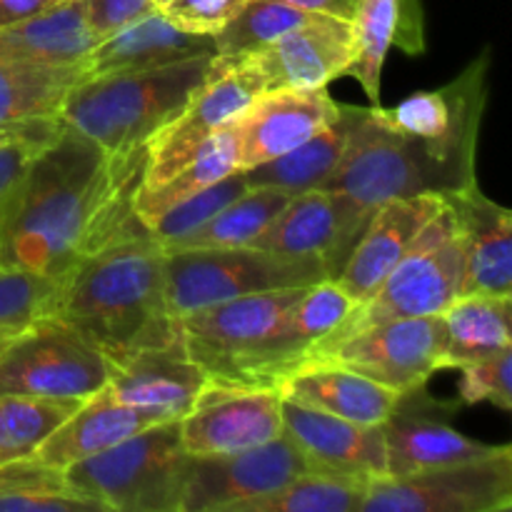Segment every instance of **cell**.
<instances>
[{
    "label": "cell",
    "mask_w": 512,
    "mask_h": 512,
    "mask_svg": "<svg viewBox=\"0 0 512 512\" xmlns=\"http://www.w3.org/2000/svg\"><path fill=\"white\" fill-rule=\"evenodd\" d=\"M370 480L310 468L240 512H360Z\"/></svg>",
    "instance_id": "836d02e7"
},
{
    "label": "cell",
    "mask_w": 512,
    "mask_h": 512,
    "mask_svg": "<svg viewBox=\"0 0 512 512\" xmlns=\"http://www.w3.org/2000/svg\"><path fill=\"white\" fill-rule=\"evenodd\" d=\"M188 453L180 420L150 425L63 470L75 498L100 512H180Z\"/></svg>",
    "instance_id": "8992f818"
},
{
    "label": "cell",
    "mask_w": 512,
    "mask_h": 512,
    "mask_svg": "<svg viewBox=\"0 0 512 512\" xmlns=\"http://www.w3.org/2000/svg\"><path fill=\"white\" fill-rule=\"evenodd\" d=\"M443 210V198L433 193L408 195L380 203L350 250L348 260L335 275V283L355 300L365 303L408 255L430 220Z\"/></svg>",
    "instance_id": "d6986e66"
},
{
    "label": "cell",
    "mask_w": 512,
    "mask_h": 512,
    "mask_svg": "<svg viewBox=\"0 0 512 512\" xmlns=\"http://www.w3.org/2000/svg\"><path fill=\"white\" fill-rule=\"evenodd\" d=\"M235 170H240L238 143H235L233 133H230V128L225 125L220 133L213 135V140H210L190 163H185L183 168L175 175H170L165 183L148 190H138L135 210H138L140 220L150 228V223L158 220L165 210L183 203L190 195L200 193V190L218 183V180L235 173Z\"/></svg>",
    "instance_id": "d6a6232c"
},
{
    "label": "cell",
    "mask_w": 512,
    "mask_h": 512,
    "mask_svg": "<svg viewBox=\"0 0 512 512\" xmlns=\"http://www.w3.org/2000/svg\"><path fill=\"white\" fill-rule=\"evenodd\" d=\"M512 295H458L443 310V370L463 368L512 348Z\"/></svg>",
    "instance_id": "4dcf8cb0"
},
{
    "label": "cell",
    "mask_w": 512,
    "mask_h": 512,
    "mask_svg": "<svg viewBox=\"0 0 512 512\" xmlns=\"http://www.w3.org/2000/svg\"><path fill=\"white\" fill-rule=\"evenodd\" d=\"M0 512H100L75 498L63 470L35 458L0 465Z\"/></svg>",
    "instance_id": "e575fe53"
},
{
    "label": "cell",
    "mask_w": 512,
    "mask_h": 512,
    "mask_svg": "<svg viewBox=\"0 0 512 512\" xmlns=\"http://www.w3.org/2000/svg\"><path fill=\"white\" fill-rule=\"evenodd\" d=\"M313 15L283 0H245L243 8L213 35L215 55L255 53Z\"/></svg>",
    "instance_id": "74e56055"
},
{
    "label": "cell",
    "mask_w": 512,
    "mask_h": 512,
    "mask_svg": "<svg viewBox=\"0 0 512 512\" xmlns=\"http://www.w3.org/2000/svg\"><path fill=\"white\" fill-rule=\"evenodd\" d=\"M283 398L363 425H383L400 395L335 363H300L278 383Z\"/></svg>",
    "instance_id": "d4e9b609"
},
{
    "label": "cell",
    "mask_w": 512,
    "mask_h": 512,
    "mask_svg": "<svg viewBox=\"0 0 512 512\" xmlns=\"http://www.w3.org/2000/svg\"><path fill=\"white\" fill-rule=\"evenodd\" d=\"M288 200L290 195L283 190L248 188L193 233L170 240L160 248L163 253L200 248H250Z\"/></svg>",
    "instance_id": "1f68e13d"
},
{
    "label": "cell",
    "mask_w": 512,
    "mask_h": 512,
    "mask_svg": "<svg viewBox=\"0 0 512 512\" xmlns=\"http://www.w3.org/2000/svg\"><path fill=\"white\" fill-rule=\"evenodd\" d=\"M305 470H310L308 458L285 433L243 453L188 455L180 512H240Z\"/></svg>",
    "instance_id": "4fadbf2b"
},
{
    "label": "cell",
    "mask_w": 512,
    "mask_h": 512,
    "mask_svg": "<svg viewBox=\"0 0 512 512\" xmlns=\"http://www.w3.org/2000/svg\"><path fill=\"white\" fill-rule=\"evenodd\" d=\"M248 190V180H245L243 170H235V173L225 175L218 183L208 185L200 193L190 195L183 203L173 205L170 210H165L158 220L150 223V238L158 245L170 243V240H178L183 235L193 233L195 228L205 223V220L213 218L218 210H223L225 205L233 203L238 195H243Z\"/></svg>",
    "instance_id": "f35d334b"
},
{
    "label": "cell",
    "mask_w": 512,
    "mask_h": 512,
    "mask_svg": "<svg viewBox=\"0 0 512 512\" xmlns=\"http://www.w3.org/2000/svg\"><path fill=\"white\" fill-rule=\"evenodd\" d=\"M165 253L153 238L83 255L58 278L48 315L88 338L108 365L180 338L165 303Z\"/></svg>",
    "instance_id": "6da1fadb"
},
{
    "label": "cell",
    "mask_w": 512,
    "mask_h": 512,
    "mask_svg": "<svg viewBox=\"0 0 512 512\" xmlns=\"http://www.w3.org/2000/svg\"><path fill=\"white\" fill-rule=\"evenodd\" d=\"M90 78L85 65H35L0 58V135L60 118L65 98Z\"/></svg>",
    "instance_id": "f546056e"
},
{
    "label": "cell",
    "mask_w": 512,
    "mask_h": 512,
    "mask_svg": "<svg viewBox=\"0 0 512 512\" xmlns=\"http://www.w3.org/2000/svg\"><path fill=\"white\" fill-rule=\"evenodd\" d=\"M243 5L245 0H168L160 10L180 28L215 35Z\"/></svg>",
    "instance_id": "7bdbcfd3"
},
{
    "label": "cell",
    "mask_w": 512,
    "mask_h": 512,
    "mask_svg": "<svg viewBox=\"0 0 512 512\" xmlns=\"http://www.w3.org/2000/svg\"><path fill=\"white\" fill-rule=\"evenodd\" d=\"M215 55L213 35L180 28L160 8L98 40L85 58L88 75L143 73L185 60Z\"/></svg>",
    "instance_id": "603a6c76"
},
{
    "label": "cell",
    "mask_w": 512,
    "mask_h": 512,
    "mask_svg": "<svg viewBox=\"0 0 512 512\" xmlns=\"http://www.w3.org/2000/svg\"><path fill=\"white\" fill-rule=\"evenodd\" d=\"M210 60L213 55H200L168 68L85 78L65 98L60 120L103 153L138 148L183 110Z\"/></svg>",
    "instance_id": "5b68a950"
},
{
    "label": "cell",
    "mask_w": 512,
    "mask_h": 512,
    "mask_svg": "<svg viewBox=\"0 0 512 512\" xmlns=\"http://www.w3.org/2000/svg\"><path fill=\"white\" fill-rule=\"evenodd\" d=\"M145 160H148V143L118 153H105L88 223L80 240V258L108 245L150 238L148 225L135 210V198L145 175Z\"/></svg>",
    "instance_id": "4316f807"
},
{
    "label": "cell",
    "mask_w": 512,
    "mask_h": 512,
    "mask_svg": "<svg viewBox=\"0 0 512 512\" xmlns=\"http://www.w3.org/2000/svg\"><path fill=\"white\" fill-rule=\"evenodd\" d=\"M103 160L68 125L30 160L0 220V270L63 278L73 268Z\"/></svg>",
    "instance_id": "7a4b0ae2"
},
{
    "label": "cell",
    "mask_w": 512,
    "mask_h": 512,
    "mask_svg": "<svg viewBox=\"0 0 512 512\" xmlns=\"http://www.w3.org/2000/svg\"><path fill=\"white\" fill-rule=\"evenodd\" d=\"M260 93H265L263 78L248 55H213L203 83L183 110L148 140L140 190L155 188L178 173Z\"/></svg>",
    "instance_id": "30bf717a"
},
{
    "label": "cell",
    "mask_w": 512,
    "mask_h": 512,
    "mask_svg": "<svg viewBox=\"0 0 512 512\" xmlns=\"http://www.w3.org/2000/svg\"><path fill=\"white\" fill-rule=\"evenodd\" d=\"M60 3H65V0H0V28L35 18V15L45 13Z\"/></svg>",
    "instance_id": "f6af8a7d"
},
{
    "label": "cell",
    "mask_w": 512,
    "mask_h": 512,
    "mask_svg": "<svg viewBox=\"0 0 512 512\" xmlns=\"http://www.w3.org/2000/svg\"><path fill=\"white\" fill-rule=\"evenodd\" d=\"M365 108L340 103V113L320 128L313 138L295 145L288 153L243 170L248 188H275L288 195L323 190L333 178L348 148L350 133Z\"/></svg>",
    "instance_id": "83f0119b"
},
{
    "label": "cell",
    "mask_w": 512,
    "mask_h": 512,
    "mask_svg": "<svg viewBox=\"0 0 512 512\" xmlns=\"http://www.w3.org/2000/svg\"><path fill=\"white\" fill-rule=\"evenodd\" d=\"M340 113L325 88L265 90L228 123L240 153V170L273 160L313 138Z\"/></svg>",
    "instance_id": "ac0fdd59"
},
{
    "label": "cell",
    "mask_w": 512,
    "mask_h": 512,
    "mask_svg": "<svg viewBox=\"0 0 512 512\" xmlns=\"http://www.w3.org/2000/svg\"><path fill=\"white\" fill-rule=\"evenodd\" d=\"M300 290L243 295L193 310L178 318L183 348L210 383L275 390L293 370L280 333Z\"/></svg>",
    "instance_id": "277c9868"
},
{
    "label": "cell",
    "mask_w": 512,
    "mask_h": 512,
    "mask_svg": "<svg viewBox=\"0 0 512 512\" xmlns=\"http://www.w3.org/2000/svg\"><path fill=\"white\" fill-rule=\"evenodd\" d=\"M108 388L120 403L150 410L160 420H180L208 385V375L183 348V340L150 345L108 365Z\"/></svg>",
    "instance_id": "7402d4cb"
},
{
    "label": "cell",
    "mask_w": 512,
    "mask_h": 512,
    "mask_svg": "<svg viewBox=\"0 0 512 512\" xmlns=\"http://www.w3.org/2000/svg\"><path fill=\"white\" fill-rule=\"evenodd\" d=\"M455 408L458 405L425 398L423 388L400 395L393 413L380 425L385 438V458H388L385 478L468 463L500 448V445L480 443L455 430L448 423V415Z\"/></svg>",
    "instance_id": "2e32d148"
},
{
    "label": "cell",
    "mask_w": 512,
    "mask_h": 512,
    "mask_svg": "<svg viewBox=\"0 0 512 512\" xmlns=\"http://www.w3.org/2000/svg\"><path fill=\"white\" fill-rule=\"evenodd\" d=\"M83 400L0 395V465L33 458L45 438Z\"/></svg>",
    "instance_id": "8d00e7d4"
},
{
    "label": "cell",
    "mask_w": 512,
    "mask_h": 512,
    "mask_svg": "<svg viewBox=\"0 0 512 512\" xmlns=\"http://www.w3.org/2000/svg\"><path fill=\"white\" fill-rule=\"evenodd\" d=\"M460 280H463V245L453 213L443 203V210L430 220L408 255L390 270L378 290L365 303H360L338 330L325 335L313 348L358 333L370 325L440 315L460 295Z\"/></svg>",
    "instance_id": "ba28073f"
},
{
    "label": "cell",
    "mask_w": 512,
    "mask_h": 512,
    "mask_svg": "<svg viewBox=\"0 0 512 512\" xmlns=\"http://www.w3.org/2000/svg\"><path fill=\"white\" fill-rule=\"evenodd\" d=\"M283 433L303 450L310 468L375 480L388 475L380 425H363L323 410L305 408L280 395Z\"/></svg>",
    "instance_id": "44dd1931"
},
{
    "label": "cell",
    "mask_w": 512,
    "mask_h": 512,
    "mask_svg": "<svg viewBox=\"0 0 512 512\" xmlns=\"http://www.w3.org/2000/svg\"><path fill=\"white\" fill-rule=\"evenodd\" d=\"M443 315L390 320L308 350L303 363H335L398 395L425 388L443 370Z\"/></svg>",
    "instance_id": "8fae6325"
},
{
    "label": "cell",
    "mask_w": 512,
    "mask_h": 512,
    "mask_svg": "<svg viewBox=\"0 0 512 512\" xmlns=\"http://www.w3.org/2000/svg\"><path fill=\"white\" fill-rule=\"evenodd\" d=\"M478 133L425 138L388 123L380 105L365 108L350 133L348 148L323 190L343 193L363 213L408 195H448L478 183Z\"/></svg>",
    "instance_id": "3957f363"
},
{
    "label": "cell",
    "mask_w": 512,
    "mask_h": 512,
    "mask_svg": "<svg viewBox=\"0 0 512 512\" xmlns=\"http://www.w3.org/2000/svg\"><path fill=\"white\" fill-rule=\"evenodd\" d=\"M353 55L350 20L315 13L273 43L248 53V58L263 78L265 90H313L348 73Z\"/></svg>",
    "instance_id": "e0dca14e"
},
{
    "label": "cell",
    "mask_w": 512,
    "mask_h": 512,
    "mask_svg": "<svg viewBox=\"0 0 512 512\" xmlns=\"http://www.w3.org/2000/svg\"><path fill=\"white\" fill-rule=\"evenodd\" d=\"M283 433L280 393L270 388L210 383L180 418L183 450L193 458L233 455Z\"/></svg>",
    "instance_id": "5bb4252c"
},
{
    "label": "cell",
    "mask_w": 512,
    "mask_h": 512,
    "mask_svg": "<svg viewBox=\"0 0 512 512\" xmlns=\"http://www.w3.org/2000/svg\"><path fill=\"white\" fill-rule=\"evenodd\" d=\"M65 123L60 118L35 120L15 133L0 135V220H3L8 200L15 185L23 178L30 160L40 153L48 143H53L63 133Z\"/></svg>",
    "instance_id": "60d3db41"
},
{
    "label": "cell",
    "mask_w": 512,
    "mask_h": 512,
    "mask_svg": "<svg viewBox=\"0 0 512 512\" xmlns=\"http://www.w3.org/2000/svg\"><path fill=\"white\" fill-rule=\"evenodd\" d=\"M350 30L355 55L345 75H353L363 85L370 103L380 105V83L390 45H400L410 55L423 53L420 0H358Z\"/></svg>",
    "instance_id": "484cf974"
},
{
    "label": "cell",
    "mask_w": 512,
    "mask_h": 512,
    "mask_svg": "<svg viewBox=\"0 0 512 512\" xmlns=\"http://www.w3.org/2000/svg\"><path fill=\"white\" fill-rule=\"evenodd\" d=\"M153 3L158 5V8H160V5H165V3H168V0H153Z\"/></svg>",
    "instance_id": "c3c4849f"
},
{
    "label": "cell",
    "mask_w": 512,
    "mask_h": 512,
    "mask_svg": "<svg viewBox=\"0 0 512 512\" xmlns=\"http://www.w3.org/2000/svg\"><path fill=\"white\" fill-rule=\"evenodd\" d=\"M108 360L58 318L33 320L0 350V395L85 400L108 385Z\"/></svg>",
    "instance_id": "9c48e42d"
},
{
    "label": "cell",
    "mask_w": 512,
    "mask_h": 512,
    "mask_svg": "<svg viewBox=\"0 0 512 512\" xmlns=\"http://www.w3.org/2000/svg\"><path fill=\"white\" fill-rule=\"evenodd\" d=\"M370 215L348 195L333 190H308L290 195L250 248L285 258H320L335 278L358 243Z\"/></svg>",
    "instance_id": "9a60e30c"
},
{
    "label": "cell",
    "mask_w": 512,
    "mask_h": 512,
    "mask_svg": "<svg viewBox=\"0 0 512 512\" xmlns=\"http://www.w3.org/2000/svg\"><path fill=\"white\" fill-rule=\"evenodd\" d=\"M165 303L173 318L270 290L308 288L328 278L320 258H285L258 248H200L165 253Z\"/></svg>",
    "instance_id": "52a82bcc"
},
{
    "label": "cell",
    "mask_w": 512,
    "mask_h": 512,
    "mask_svg": "<svg viewBox=\"0 0 512 512\" xmlns=\"http://www.w3.org/2000/svg\"><path fill=\"white\" fill-rule=\"evenodd\" d=\"M168 423L150 410L138 405L120 403L110 388H100L85 398L48 438L40 443L33 458L50 468L65 470L78 460L98 455L113 445L123 443L130 435L150 428V425Z\"/></svg>",
    "instance_id": "cb8c5ba5"
},
{
    "label": "cell",
    "mask_w": 512,
    "mask_h": 512,
    "mask_svg": "<svg viewBox=\"0 0 512 512\" xmlns=\"http://www.w3.org/2000/svg\"><path fill=\"white\" fill-rule=\"evenodd\" d=\"M98 35L80 0H65L35 18L0 28V58L35 65H85Z\"/></svg>",
    "instance_id": "f1b7e54d"
},
{
    "label": "cell",
    "mask_w": 512,
    "mask_h": 512,
    "mask_svg": "<svg viewBox=\"0 0 512 512\" xmlns=\"http://www.w3.org/2000/svg\"><path fill=\"white\" fill-rule=\"evenodd\" d=\"M13 335H15V333H0V350H3L5 345L10 343V338H13Z\"/></svg>",
    "instance_id": "7dc6e473"
},
{
    "label": "cell",
    "mask_w": 512,
    "mask_h": 512,
    "mask_svg": "<svg viewBox=\"0 0 512 512\" xmlns=\"http://www.w3.org/2000/svg\"><path fill=\"white\" fill-rule=\"evenodd\" d=\"M58 278L0 270V333H20L33 320L48 315Z\"/></svg>",
    "instance_id": "ab89813d"
},
{
    "label": "cell",
    "mask_w": 512,
    "mask_h": 512,
    "mask_svg": "<svg viewBox=\"0 0 512 512\" xmlns=\"http://www.w3.org/2000/svg\"><path fill=\"white\" fill-rule=\"evenodd\" d=\"M512 508V448L400 478H375L360 512H503Z\"/></svg>",
    "instance_id": "7c38bea8"
},
{
    "label": "cell",
    "mask_w": 512,
    "mask_h": 512,
    "mask_svg": "<svg viewBox=\"0 0 512 512\" xmlns=\"http://www.w3.org/2000/svg\"><path fill=\"white\" fill-rule=\"evenodd\" d=\"M80 3H83L85 18L98 38L115 33L158 8L153 0H80Z\"/></svg>",
    "instance_id": "ee69618b"
},
{
    "label": "cell",
    "mask_w": 512,
    "mask_h": 512,
    "mask_svg": "<svg viewBox=\"0 0 512 512\" xmlns=\"http://www.w3.org/2000/svg\"><path fill=\"white\" fill-rule=\"evenodd\" d=\"M355 308L358 303L333 278L318 280L300 290L283 325V343L293 358V370L303 363L308 350L338 330Z\"/></svg>",
    "instance_id": "d590c367"
},
{
    "label": "cell",
    "mask_w": 512,
    "mask_h": 512,
    "mask_svg": "<svg viewBox=\"0 0 512 512\" xmlns=\"http://www.w3.org/2000/svg\"><path fill=\"white\" fill-rule=\"evenodd\" d=\"M460 370V403H490L503 413L512 410V348L500 350L490 358L475 360Z\"/></svg>",
    "instance_id": "b9f144b4"
},
{
    "label": "cell",
    "mask_w": 512,
    "mask_h": 512,
    "mask_svg": "<svg viewBox=\"0 0 512 512\" xmlns=\"http://www.w3.org/2000/svg\"><path fill=\"white\" fill-rule=\"evenodd\" d=\"M463 245L460 295H512V213L478 183L443 195Z\"/></svg>",
    "instance_id": "ffe728a7"
},
{
    "label": "cell",
    "mask_w": 512,
    "mask_h": 512,
    "mask_svg": "<svg viewBox=\"0 0 512 512\" xmlns=\"http://www.w3.org/2000/svg\"><path fill=\"white\" fill-rule=\"evenodd\" d=\"M283 3L295 5L300 10H308V13H323L340 20H350L358 0H283Z\"/></svg>",
    "instance_id": "bcb514c9"
}]
</instances>
